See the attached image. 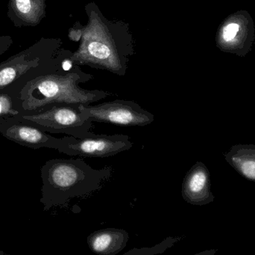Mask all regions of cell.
Instances as JSON below:
<instances>
[{"label":"cell","mask_w":255,"mask_h":255,"mask_svg":"<svg viewBox=\"0 0 255 255\" xmlns=\"http://www.w3.org/2000/svg\"><path fill=\"white\" fill-rule=\"evenodd\" d=\"M86 25L69 30V38L79 40L70 60L74 65H87L124 76L130 58L135 54V42L130 26L122 20L106 17L94 1L85 5Z\"/></svg>","instance_id":"obj_1"},{"label":"cell","mask_w":255,"mask_h":255,"mask_svg":"<svg viewBox=\"0 0 255 255\" xmlns=\"http://www.w3.org/2000/svg\"><path fill=\"white\" fill-rule=\"evenodd\" d=\"M93 79L94 76L85 73L81 66L74 65L70 71L38 75L10 88L16 91L21 112H34L55 103L90 105L112 95L103 90H88L80 86L81 83Z\"/></svg>","instance_id":"obj_2"},{"label":"cell","mask_w":255,"mask_h":255,"mask_svg":"<svg viewBox=\"0 0 255 255\" xmlns=\"http://www.w3.org/2000/svg\"><path fill=\"white\" fill-rule=\"evenodd\" d=\"M43 211L65 206L72 199L86 198L100 191L112 178L111 166L94 169L82 159H53L40 169Z\"/></svg>","instance_id":"obj_3"},{"label":"cell","mask_w":255,"mask_h":255,"mask_svg":"<svg viewBox=\"0 0 255 255\" xmlns=\"http://www.w3.org/2000/svg\"><path fill=\"white\" fill-rule=\"evenodd\" d=\"M73 52L63 46L60 38L41 37L21 52L0 62V91L38 75L69 71Z\"/></svg>","instance_id":"obj_4"},{"label":"cell","mask_w":255,"mask_h":255,"mask_svg":"<svg viewBox=\"0 0 255 255\" xmlns=\"http://www.w3.org/2000/svg\"><path fill=\"white\" fill-rule=\"evenodd\" d=\"M81 104L55 103L34 112H20L15 118L46 133H64L80 139L93 133L92 121L83 120Z\"/></svg>","instance_id":"obj_5"},{"label":"cell","mask_w":255,"mask_h":255,"mask_svg":"<svg viewBox=\"0 0 255 255\" xmlns=\"http://www.w3.org/2000/svg\"><path fill=\"white\" fill-rule=\"evenodd\" d=\"M85 121L106 123L121 127H145L154 121V116L132 100H115L95 105H80Z\"/></svg>","instance_id":"obj_6"},{"label":"cell","mask_w":255,"mask_h":255,"mask_svg":"<svg viewBox=\"0 0 255 255\" xmlns=\"http://www.w3.org/2000/svg\"><path fill=\"white\" fill-rule=\"evenodd\" d=\"M133 147L127 135H97L93 133L85 137L71 136L62 138L60 153L70 157H96L106 158L128 151Z\"/></svg>","instance_id":"obj_7"},{"label":"cell","mask_w":255,"mask_h":255,"mask_svg":"<svg viewBox=\"0 0 255 255\" xmlns=\"http://www.w3.org/2000/svg\"><path fill=\"white\" fill-rule=\"evenodd\" d=\"M181 196L187 203L204 206L214 202L215 197L211 192V175L202 162L195 163L183 180Z\"/></svg>","instance_id":"obj_8"},{"label":"cell","mask_w":255,"mask_h":255,"mask_svg":"<svg viewBox=\"0 0 255 255\" xmlns=\"http://www.w3.org/2000/svg\"><path fill=\"white\" fill-rule=\"evenodd\" d=\"M7 17L15 27H34L46 16V0H8Z\"/></svg>","instance_id":"obj_9"},{"label":"cell","mask_w":255,"mask_h":255,"mask_svg":"<svg viewBox=\"0 0 255 255\" xmlns=\"http://www.w3.org/2000/svg\"><path fill=\"white\" fill-rule=\"evenodd\" d=\"M128 241L127 231L110 228L93 232L88 236L87 243L94 254L116 255L127 247Z\"/></svg>","instance_id":"obj_10"},{"label":"cell","mask_w":255,"mask_h":255,"mask_svg":"<svg viewBox=\"0 0 255 255\" xmlns=\"http://www.w3.org/2000/svg\"><path fill=\"white\" fill-rule=\"evenodd\" d=\"M224 157L243 178L255 183V145H234Z\"/></svg>","instance_id":"obj_11"},{"label":"cell","mask_w":255,"mask_h":255,"mask_svg":"<svg viewBox=\"0 0 255 255\" xmlns=\"http://www.w3.org/2000/svg\"><path fill=\"white\" fill-rule=\"evenodd\" d=\"M181 240V238L169 237L163 240L160 244H157L150 248L133 249L126 253L124 255H154L162 254L168 249L172 248L176 243Z\"/></svg>","instance_id":"obj_12"},{"label":"cell","mask_w":255,"mask_h":255,"mask_svg":"<svg viewBox=\"0 0 255 255\" xmlns=\"http://www.w3.org/2000/svg\"><path fill=\"white\" fill-rule=\"evenodd\" d=\"M19 113L20 111L13 107L11 96L7 93L0 91V118L16 116Z\"/></svg>","instance_id":"obj_13"},{"label":"cell","mask_w":255,"mask_h":255,"mask_svg":"<svg viewBox=\"0 0 255 255\" xmlns=\"http://www.w3.org/2000/svg\"><path fill=\"white\" fill-rule=\"evenodd\" d=\"M239 31V25L237 23H230L225 27L223 30V38L226 41H230L236 37Z\"/></svg>","instance_id":"obj_14"},{"label":"cell","mask_w":255,"mask_h":255,"mask_svg":"<svg viewBox=\"0 0 255 255\" xmlns=\"http://www.w3.org/2000/svg\"><path fill=\"white\" fill-rule=\"evenodd\" d=\"M13 43V40L11 36L0 35V56L7 52Z\"/></svg>","instance_id":"obj_15"},{"label":"cell","mask_w":255,"mask_h":255,"mask_svg":"<svg viewBox=\"0 0 255 255\" xmlns=\"http://www.w3.org/2000/svg\"><path fill=\"white\" fill-rule=\"evenodd\" d=\"M216 251H210V252H206V253H200V255L202 254H210V253H212V254H214V253H215Z\"/></svg>","instance_id":"obj_16"}]
</instances>
